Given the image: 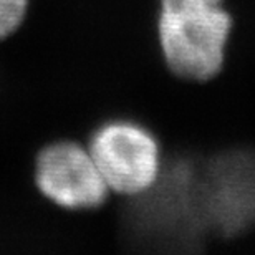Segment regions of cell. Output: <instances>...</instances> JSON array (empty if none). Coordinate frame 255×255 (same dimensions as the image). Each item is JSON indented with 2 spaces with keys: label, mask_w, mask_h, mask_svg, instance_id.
<instances>
[{
  "label": "cell",
  "mask_w": 255,
  "mask_h": 255,
  "mask_svg": "<svg viewBox=\"0 0 255 255\" xmlns=\"http://www.w3.org/2000/svg\"><path fill=\"white\" fill-rule=\"evenodd\" d=\"M234 27L227 0H157V50L169 75L184 83H209L222 73Z\"/></svg>",
  "instance_id": "6da1fadb"
},
{
  "label": "cell",
  "mask_w": 255,
  "mask_h": 255,
  "mask_svg": "<svg viewBox=\"0 0 255 255\" xmlns=\"http://www.w3.org/2000/svg\"><path fill=\"white\" fill-rule=\"evenodd\" d=\"M197 202L209 252L255 237V146H234L197 164Z\"/></svg>",
  "instance_id": "7a4b0ae2"
},
{
  "label": "cell",
  "mask_w": 255,
  "mask_h": 255,
  "mask_svg": "<svg viewBox=\"0 0 255 255\" xmlns=\"http://www.w3.org/2000/svg\"><path fill=\"white\" fill-rule=\"evenodd\" d=\"M113 197L131 199L151 189L164 167V147L149 126L132 118H108L86 137Z\"/></svg>",
  "instance_id": "3957f363"
},
{
  "label": "cell",
  "mask_w": 255,
  "mask_h": 255,
  "mask_svg": "<svg viewBox=\"0 0 255 255\" xmlns=\"http://www.w3.org/2000/svg\"><path fill=\"white\" fill-rule=\"evenodd\" d=\"M32 179L38 196L66 214L100 212L113 199L85 141L52 139L33 156Z\"/></svg>",
  "instance_id": "277c9868"
},
{
  "label": "cell",
  "mask_w": 255,
  "mask_h": 255,
  "mask_svg": "<svg viewBox=\"0 0 255 255\" xmlns=\"http://www.w3.org/2000/svg\"><path fill=\"white\" fill-rule=\"evenodd\" d=\"M32 0H0V43L8 42L23 28Z\"/></svg>",
  "instance_id": "5b68a950"
}]
</instances>
